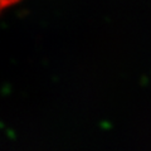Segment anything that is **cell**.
Instances as JSON below:
<instances>
[{
    "mask_svg": "<svg viewBox=\"0 0 151 151\" xmlns=\"http://www.w3.org/2000/svg\"><path fill=\"white\" fill-rule=\"evenodd\" d=\"M19 1H22V0H0V14L4 10H6V9L14 6Z\"/></svg>",
    "mask_w": 151,
    "mask_h": 151,
    "instance_id": "1",
    "label": "cell"
}]
</instances>
